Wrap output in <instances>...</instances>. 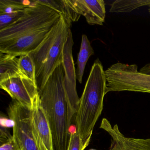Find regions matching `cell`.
Returning <instances> with one entry per match:
<instances>
[{"label":"cell","instance_id":"6da1fadb","mask_svg":"<svg viewBox=\"0 0 150 150\" xmlns=\"http://www.w3.org/2000/svg\"><path fill=\"white\" fill-rule=\"evenodd\" d=\"M61 14L32 1L18 21L0 30V52L16 57L34 51L43 42Z\"/></svg>","mask_w":150,"mask_h":150},{"label":"cell","instance_id":"7a4b0ae2","mask_svg":"<svg viewBox=\"0 0 150 150\" xmlns=\"http://www.w3.org/2000/svg\"><path fill=\"white\" fill-rule=\"evenodd\" d=\"M63 63L56 68L39 91L40 102L49 119L55 150H67L71 123L64 88Z\"/></svg>","mask_w":150,"mask_h":150},{"label":"cell","instance_id":"3957f363","mask_svg":"<svg viewBox=\"0 0 150 150\" xmlns=\"http://www.w3.org/2000/svg\"><path fill=\"white\" fill-rule=\"evenodd\" d=\"M106 87L105 71L97 59L91 68L75 114L76 131L84 144L92 137L95 125L101 115Z\"/></svg>","mask_w":150,"mask_h":150},{"label":"cell","instance_id":"277c9868","mask_svg":"<svg viewBox=\"0 0 150 150\" xmlns=\"http://www.w3.org/2000/svg\"><path fill=\"white\" fill-rule=\"evenodd\" d=\"M71 26L61 15L43 42L30 53L35 66V76L38 91L44 86L49 77L63 63L65 45Z\"/></svg>","mask_w":150,"mask_h":150},{"label":"cell","instance_id":"5b68a950","mask_svg":"<svg viewBox=\"0 0 150 150\" xmlns=\"http://www.w3.org/2000/svg\"><path fill=\"white\" fill-rule=\"evenodd\" d=\"M8 114L13 123V137L21 150H48L33 125L32 110L13 100Z\"/></svg>","mask_w":150,"mask_h":150},{"label":"cell","instance_id":"8992f818","mask_svg":"<svg viewBox=\"0 0 150 150\" xmlns=\"http://www.w3.org/2000/svg\"><path fill=\"white\" fill-rule=\"evenodd\" d=\"M74 44L71 29L64 51L63 64L64 68V88L68 107V117L71 123L72 118L76 114L79 105L80 99L76 89V76L72 55Z\"/></svg>","mask_w":150,"mask_h":150},{"label":"cell","instance_id":"52a82bcc","mask_svg":"<svg viewBox=\"0 0 150 150\" xmlns=\"http://www.w3.org/2000/svg\"><path fill=\"white\" fill-rule=\"evenodd\" d=\"M0 88L7 93L13 100L31 110L39 96L36 83L23 75L0 82Z\"/></svg>","mask_w":150,"mask_h":150},{"label":"cell","instance_id":"ba28073f","mask_svg":"<svg viewBox=\"0 0 150 150\" xmlns=\"http://www.w3.org/2000/svg\"><path fill=\"white\" fill-rule=\"evenodd\" d=\"M100 128L110 137L109 150H150V139L127 137L120 131L117 125H112L107 118L102 119Z\"/></svg>","mask_w":150,"mask_h":150},{"label":"cell","instance_id":"9c48e42d","mask_svg":"<svg viewBox=\"0 0 150 150\" xmlns=\"http://www.w3.org/2000/svg\"><path fill=\"white\" fill-rule=\"evenodd\" d=\"M67 2L75 13L86 18L89 25H103L106 17L103 0H67Z\"/></svg>","mask_w":150,"mask_h":150},{"label":"cell","instance_id":"30bf717a","mask_svg":"<svg viewBox=\"0 0 150 150\" xmlns=\"http://www.w3.org/2000/svg\"><path fill=\"white\" fill-rule=\"evenodd\" d=\"M33 125L48 150H54L51 128L46 113L40 102V95L37 98L32 109Z\"/></svg>","mask_w":150,"mask_h":150},{"label":"cell","instance_id":"8fae6325","mask_svg":"<svg viewBox=\"0 0 150 150\" xmlns=\"http://www.w3.org/2000/svg\"><path fill=\"white\" fill-rule=\"evenodd\" d=\"M20 75L23 74L20 69L19 58L0 52V82Z\"/></svg>","mask_w":150,"mask_h":150},{"label":"cell","instance_id":"7c38bea8","mask_svg":"<svg viewBox=\"0 0 150 150\" xmlns=\"http://www.w3.org/2000/svg\"><path fill=\"white\" fill-rule=\"evenodd\" d=\"M94 53L90 41L86 35H83L80 49L77 59V79L80 83H82V78L87 62L89 57Z\"/></svg>","mask_w":150,"mask_h":150},{"label":"cell","instance_id":"4fadbf2b","mask_svg":"<svg viewBox=\"0 0 150 150\" xmlns=\"http://www.w3.org/2000/svg\"><path fill=\"white\" fill-rule=\"evenodd\" d=\"M144 6H150V0H117L111 4L110 12L130 13Z\"/></svg>","mask_w":150,"mask_h":150},{"label":"cell","instance_id":"5bb4252c","mask_svg":"<svg viewBox=\"0 0 150 150\" xmlns=\"http://www.w3.org/2000/svg\"><path fill=\"white\" fill-rule=\"evenodd\" d=\"M19 58V65L22 73L36 83L35 66L30 54L28 53L21 55Z\"/></svg>","mask_w":150,"mask_h":150},{"label":"cell","instance_id":"9a60e30c","mask_svg":"<svg viewBox=\"0 0 150 150\" xmlns=\"http://www.w3.org/2000/svg\"><path fill=\"white\" fill-rule=\"evenodd\" d=\"M21 1L0 0V14L23 11L30 5L25 4Z\"/></svg>","mask_w":150,"mask_h":150},{"label":"cell","instance_id":"2e32d148","mask_svg":"<svg viewBox=\"0 0 150 150\" xmlns=\"http://www.w3.org/2000/svg\"><path fill=\"white\" fill-rule=\"evenodd\" d=\"M3 129H1L0 150H21L13 135Z\"/></svg>","mask_w":150,"mask_h":150},{"label":"cell","instance_id":"e0dca14e","mask_svg":"<svg viewBox=\"0 0 150 150\" xmlns=\"http://www.w3.org/2000/svg\"><path fill=\"white\" fill-rule=\"evenodd\" d=\"M25 12V9L15 13L0 14V30L7 28L18 21L24 15Z\"/></svg>","mask_w":150,"mask_h":150},{"label":"cell","instance_id":"ac0fdd59","mask_svg":"<svg viewBox=\"0 0 150 150\" xmlns=\"http://www.w3.org/2000/svg\"><path fill=\"white\" fill-rule=\"evenodd\" d=\"M91 138L84 144L79 133L75 130L71 132L67 150H84L90 143Z\"/></svg>","mask_w":150,"mask_h":150},{"label":"cell","instance_id":"d6986e66","mask_svg":"<svg viewBox=\"0 0 150 150\" xmlns=\"http://www.w3.org/2000/svg\"><path fill=\"white\" fill-rule=\"evenodd\" d=\"M139 72L143 74L150 75V64H147L140 69Z\"/></svg>","mask_w":150,"mask_h":150},{"label":"cell","instance_id":"ffe728a7","mask_svg":"<svg viewBox=\"0 0 150 150\" xmlns=\"http://www.w3.org/2000/svg\"><path fill=\"white\" fill-rule=\"evenodd\" d=\"M148 10H149V13H150V8H149V9H148Z\"/></svg>","mask_w":150,"mask_h":150},{"label":"cell","instance_id":"44dd1931","mask_svg":"<svg viewBox=\"0 0 150 150\" xmlns=\"http://www.w3.org/2000/svg\"><path fill=\"white\" fill-rule=\"evenodd\" d=\"M90 150H95V149H90Z\"/></svg>","mask_w":150,"mask_h":150}]
</instances>
